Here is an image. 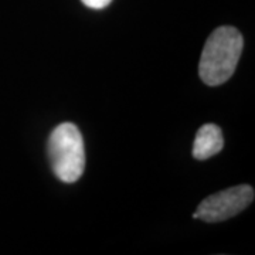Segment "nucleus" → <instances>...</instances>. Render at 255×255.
<instances>
[{
    "mask_svg": "<svg viewBox=\"0 0 255 255\" xmlns=\"http://www.w3.org/2000/svg\"><path fill=\"white\" fill-rule=\"evenodd\" d=\"M244 47L243 34L236 27L221 26L207 38L199 64L201 81L210 87L227 82L236 73Z\"/></svg>",
    "mask_w": 255,
    "mask_h": 255,
    "instance_id": "1",
    "label": "nucleus"
},
{
    "mask_svg": "<svg viewBox=\"0 0 255 255\" xmlns=\"http://www.w3.org/2000/svg\"><path fill=\"white\" fill-rule=\"evenodd\" d=\"M47 155L53 173L63 183H75L85 169V149L81 132L71 122L53 129L47 140Z\"/></svg>",
    "mask_w": 255,
    "mask_h": 255,
    "instance_id": "2",
    "label": "nucleus"
},
{
    "mask_svg": "<svg viewBox=\"0 0 255 255\" xmlns=\"http://www.w3.org/2000/svg\"><path fill=\"white\" fill-rule=\"evenodd\" d=\"M254 197V189L248 184L217 191L201 201L193 213V217L204 223L226 221L244 211L253 203Z\"/></svg>",
    "mask_w": 255,
    "mask_h": 255,
    "instance_id": "3",
    "label": "nucleus"
},
{
    "mask_svg": "<svg viewBox=\"0 0 255 255\" xmlns=\"http://www.w3.org/2000/svg\"><path fill=\"white\" fill-rule=\"evenodd\" d=\"M224 147L223 130L214 124H206L197 130L193 143V157L197 160H207L220 153Z\"/></svg>",
    "mask_w": 255,
    "mask_h": 255,
    "instance_id": "4",
    "label": "nucleus"
},
{
    "mask_svg": "<svg viewBox=\"0 0 255 255\" xmlns=\"http://www.w3.org/2000/svg\"><path fill=\"white\" fill-rule=\"evenodd\" d=\"M81 1L87 7H90V9L101 10L108 7L112 0H81Z\"/></svg>",
    "mask_w": 255,
    "mask_h": 255,
    "instance_id": "5",
    "label": "nucleus"
}]
</instances>
